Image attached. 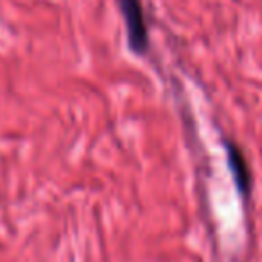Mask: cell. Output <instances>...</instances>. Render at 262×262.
I'll return each mask as SVG.
<instances>
[{"label": "cell", "instance_id": "obj_1", "mask_svg": "<svg viewBox=\"0 0 262 262\" xmlns=\"http://www.w3.org/2000/svg\"><path fill=\"white\" fill-rule=\"evenodd\" d=\"M126 26L129 51L137 56H146L149 51V27L144 15L142 0H115Z\"/></svg>", "mask_w": 262, "mask_h": 262}, {"label": "cell", "instance_id": "obj_2", "mask_svg": "<svg viewBox=\"0 0 262 262\" xmlns=\"http://www.w3.org/2000/svg\"><path fill=\"white\" fill-rule=\"evenodd\" d=\"M223 144H225L226 165H228V171L232 174L237 194L241 198H248L251 194V172H250V165L246 162V157H244L241 147L233 140L225 139Z\"/></svg>", "mask_w": 262, "mask_h": 262}]
</instances>
